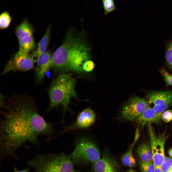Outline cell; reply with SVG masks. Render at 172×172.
Returning a JSON list of instances; mask_svg holds the SVG:
<instances>
[{
	"label": "cell",
	"mask_w": 172,
	"mask_h": 172,
	"mask_svg": "<svg viewBox=\"0 0 172 172\" xmlns=\"http://www.w3.org/2000/svg\"></svg>",
	"instance_id": "33"
},
{
	"label": "cell",
	"mask_w": 172,
	"mask_h": 172,
	"mask_svg": "<svg viewBox=\"0 0 172 172\" xmlns=\"http://www.w3.org/2000/svg\"><path fill=\"white\" fill-rule=\"evenodd\" d=\"M95 64L93 61L89 59L86 61L83 66V70L86 72H89L92 71L95 67Z\"/></svg>",
	"instance_id": "26"
},
{
	"label": "cell",
	"mask_w": 172,
	"mask_h": 172,
	"mask_svg": "<svg viewBox=\"0 0 172 172\" xmlns=\"http://www.w3.org/2000/svg\"><path fill=\"white\" fill-rule=\"evenodd\" d=\"M161 118L166 123H168L172 120V110L165 111L161 115Z\"/></svg>",
	"instance_id": "25"
},
{
	"label": "cell",
	"mask_w": 172,
	"mask_h": 172,
	"mask_svg": "<svg viewBox=\"0 0 172 172\" xmlns=\"http://www.w3.org/2000/svg\"></svg>",
	"instance_id": "34"
},
{
	"label": "cell",
	"mask_w": 172,
	"mask_h": 172,
	"mask_svg": "<svg viewBox=\"0 0 172 172\" xmlns=\"http://www.w3.org/2000/svg\"><path fill=\"white\" fill-rule=\"evenodd\" d=\"M19 50L18 52L28 54L35 48V43L33 36L23 38L18 40Z\"/></svg>",
	"instance_id": "18"
},
{
	"label": "cell",
	"mask_w": 172,
	"mask_h": 172,
	"mask_svg": "<svg viewBox=\"0 0 172 172\" xmlns=\"http://www.w3.org/2000/svg\"><path fill=\"white\" fill-rule=\"evenodd\" d=\"M92 165V172H120L118 161L106 152H104L101 158Z\"/></svg>",
	"instance_id": "10"
},
{
	"label": "cell",
	"mask_w": 172,
	"mask_h": 172,
	"mask_svg": "<svg viewBox=\"0 0 172 172\" xmlns=\"http://www.w3.org/2000/svg\"><path fill=\"white\" fill-rule=\"evenodd\" d=\"M168 153L170 156L172 158V148L169 150Z\"/></svg>",
	"instance_id": "28"
},
{
	"label": "cell",
	"mask_w": 172,
	"mask_h": 172,
	"mask_svg": "<svg viewBox=\"0 0 172 172\" xmlns=\"http://www.w3.org/2000/svg\"><path fill=\"white\" fill-rule=\"evenodd\" d=\"M147 97L148 106L161 115L172 106V91H151L147 94Z\"/></svg>",
	"instance_id": "8"
},
{
	"label": "cell",
	"mask_w": 172,
	"mask_h": 172,
	"mask_svg": "<svg viewBox=\"0 0 172 172\" xmlns=\"http://www.w3.org/2000/svg\"><path fill=\"white\" fill-rule=\"evenodd\" d=\"M160 167L162 172L172 171V158L165 156Z\"/></svg>",
	"instance_id": "22"
},
{
	"label": "cell",
	"mask_w": 172,
	"mask_h": 172,
	"mask_svg": "<svg viewBox=\"0 0 172 172\" xmlns=\"http://www.w3.org/2000/svg\"><path fill=\"white\" fill-rule=\"evenodd\" d=\"M30 103L11 105L1 113L0 150L2 156L14 155L27 142L38 147V136H50L54 133L53 124L46 121L36 106Z\"/></svg>",
	"instance_id": "1"
},
{
	"label": "cell",
	"mask_w": 172,
	"mask_h": 172,
	"mask_svg": "<svg viewBox=\"0 0 172 172\" xmlns=\"http://www.w3.org/2000/svg\"><path fill=\"white\" fill-rule=\"evenodd\" d=\"M96 118L94 111L91 108H87L81 111L78 115L76 121L63 131L88 128L93 124Z\"/></svg>",
	"instance_id": "11"
},
{
	"label": "cell",
	"mask_w": 172,
	"mask_h": 172,
	"mask_svg": "<svg viewBox=\"0 0 172 172\" xmlns=\"http://www.w3.org/2000/svg\"><path fill=\"white\" fill-rule=\"evenodd\" d=\"M140 169L141 172H154L156 167L153 161L144 162L139 161Z\"/></svg>",
	"instance_id": "21"
},
{
	"label": "cell",
	"mask_w": 172,
	"mask_h": 172,
	"mask_svg": "<svg viewBox=\"0 0 172 172\" xmlns=\"http://www.w3.org/2000/svg\"><path fill=\"white\" fill-rule=\"evenodd\" d=\"M165 81L167 86H172V75L164 69L160 70Z\"/></svg>",
	"instance_id": "24"
},
{
	"label": "cell",
	"mask_w": 172,
	"mask_h": 172,
	"mask_svg": "<svg viewBox=\"0 0 172 172\" xmlns=\"http://www.w3.org/2000/svg\"><path fill=\"white\" fill-rule=\"evenodd\" d=\"M104 10V14L106 15L115 11L116 7L113 0H101Z\"/></svg>",
	"instance_id": "20"
},
{
	"label": "cell",
	"mask_w": 172,
	"mask_h": 172,
	"mask_svg": "<svg viewBox=\"0 0 172 172\" xmlns=\"http://www.w3.org/2000/svg\"><path fill=\"white\" fill-rule=\"evenodd\" d=\"M148 130L153 162L156 167H160L165 157L164 145L168 136L166 135L165 132L157 135L150 124L148 125Z\"/></svg>",
	"instance_id": "6"
},
{
	"label": "cell",
	"mask_w": 172,
	"mask_h": 172,
	"mask_svg": "<svg viewBox=\"0 0 172 172\" xmlns=\"http://www.w3.org/2000/svg\"><path fill=\"white\" fill-rule=\"evenodd\" d=\"M36 61L32 55L17 52L8 62L2 72L4 74L11 71H24L33 68Z\"/></svg>",
	"instance_id": "7"
},
{
	"label": "cell",
	"mask_w": 172,
	"mask_h": 172,
	"mask_svg": "<svg viewBox=\"0 0 172 172\" xmlns=\"http://www.w3.org/2000/svg\"><path fill=\"white\" fill-rule=\"evenodd\" d=\"M30 162L37 170L43 172H75L70 156L62 154L52 156L39 155Z\"/></svg>",
	"instance_id": "4"
},
{
	"label": "cell",
	"mask_w": 172,
	"mask_h": 172,
	"mask_svg": "<svg viewBox=\"0 0 172 172\" xmlns=\"http://www.w3.org/2000/svg\"><path fill=\"white\" fill-rule=\"evenodd\" d=\"M137 156L140 161L145 162L152 161V156L150 145L147 142L140 144L136 150Z\"/></svg>",
	"instance_id": "17"
},
{
	"label": "cell",
	"mask_w": 172,
	"mask_h": 172,
	"mask_svg": "<svg viewBox=\"0 0 172 172\" xmlns=\"http://www.w3.org/2000/svg\"><path fill=\"white\" fill-rule=\"evenodd\" d=\"M82 33L68 31L62 43L52 55L51 66L78 72L90 59V49Z\"/></svg>",
	"instance_id": "2"
},
{
	"label": "cell",
	"mask_w": 172,
	"mask_h": 172,
	"mask_svg": "<svg viewBox=\"0 0 172 172\" xmlns=\"http://www.w3.org/2000/svg\"><path fill=\"white\" fill-rule=\"evenodd\" d=\"M51 31V26L49 25L47 28L43 37L38 43L36 50L32 55L35 60V58L37 59L39 56L46 52L49 43Z\"/></svg>",
	"instance_id": "15"
},
{
	"label": "cell",
	"mask_w": 172,
	"mask_h": 172,
	"mask_svg": "<svg viewBox=\"0 0 172 172\" xmlns=\"http://www.w3.org/2000/svg\"><path fill=\"white\" fill-rule=\"evenodd\" d=\"M52 55L49 52L47 51L37 58L35 73L36 80L38 83L43 79L46 73L51 67Z\"/></svg>",
	"instance_id": "12"
},
{
	"label": "cell",
	"mask_w": 172,
	"mask_h": 172,
	"mask_svg": "<svg viewBox=\"0 0 172 172\" xmlns=\"http://www.w3.org/2000/svg\"><path fill=\"white\" fill-rule=\"evenodd\" d=\"M161 115L158 113L148 105L143 112L136 118L134 121L140 125L142 129L147 123L160 124L161 122Z\"/></svg>",
	"instance_id": "13"
},
{
	"label": "cell",
	"mask_w": 172,
	"mask_h": 172,
	"mask_svg": "<svg viewBox=\"0 0 172 172\" xmlns=\"http://www.w3.org/2000/svg\"><path fill=\"white\" fill-rule=\"evenodd\" d=\"M148 105V101L144 98L138 97H132L124 107L121 112L122 117L128 121H134Z\"/></svg>",
	"instance_id": "9"
},
{
	"label": "cell",
	"mask_w": 172,
	"mask_h": 172,
	"mask_svg": "<svg viewBox=\"0 0 172 172\" xmlns=\"http://www.w3.org/2000/svg\"><path fill=\"white\" fill-rule=\"evenodd\" d=\"M70 157L76 161L92 164L101 158V153L95 143L87 138H83L76 142Z\"/></svg>",
	"instance_id": "5"
},
{
	"label": "cell",
	"mask_w": 172,
	"mask_h": 172,
	"mask_svg": "<svg viewBox=\"0 0 172 172\" xmlns=\"http://www.w3.org/2000/svg\"><path fill=\"white\" fill-rule=\"evenodd\" d=\"M126 172H136L135 170L132 168L129 169Z\"/></svg>",
	"instance_id": "30"
},
{
	"label": "cell",
	"mask_w": 172,
	"mask_h": 172,
	"mask_svg": "<svg viewBox=\"0 0 172 172\" xmlns=\"http://www.w3.org/2000/svg\"><path fill=\"white\" fill-rule=\"evenodd\" d=\"M165 58L168 65L172 68V41L169 44L167 47Z\"/></svg>",
	"instance_id": "23"
},
{
	"label": "cell",
	"mask_w": 172,
	"mask_h": 172,
	"mask_svg": "<svg viewBox=\"0 0 172 172\" xmlns=\"http://www.w3.org/2000/svg\"><path fill=\"white\" fill-rule=\"evenodd\" d=\"M14 172H30L29 170L26 169L22 170H19L16 168H15L14 169Z\"/></svg>",
	"instance_id": "27"
},
{
	"label": "cell",
	"mask_w": 172,
	"mask_h": 172,
	"mask_svg": "<svg viewBox=\"0 0 172 172\" xmlns=\"http://www.w3.org/2000/svg\"><path fill=\"white\" fill-rule=\"evenodd\" d=\"M140 135L139 128L136 129L134 140L129 148L121 158V161L124 166L131 168L134 167L137 165L136 162L133 154V147L138 140Z\"/></svg>",
	"instance_id": "14"
},
{
	"label": "cell",
	"mask_w": 172,
	"mask_h": 172,
	"mask_svg": "<svg viewBox=\"0 0 172 172\" xmlns=\"http://www.w3.org/2000/svg\"><path fill=\"white\" fill-rule=\"evenodd\" d=\"M154 172H162L160 167H156Z\"/></svg>",
	"instance_id": "29"
},
{
	"label": "cell",
	"mask_w": 172,
	"mask_h": 172,
	"mask_svg": "<svg viewBox=\"0 0 172 172\" xmlns=\"http://www.w3.org/2000/svg\"><path fill=\"white\" fill-rule=\"evenodd\" d=\"M33 28L27 20H23L16 28L15 33L18 40L27 37L32 36Z\"/></svg>",
	"instance_id": "16"
},
{
	"label": "cell",
	"mask_w": 172,
	"mask_h": 172,
	"mask_svg": "<svg viewBox=\"0 0 172 172\" xmlns=\"http://www.w3.org/2000/svg\"><path fill=\"white\" fill-rule=\"evenodd\" d=\"M172 172V171H168V172Z\"/></svg>",
	"instance_id": "32"
},
{
	"label": "cell",
	"mask_w": 172,
	"mask_h": 172,
	"mask_svg": "<svg viewBox=\"0 0 172 172\" xmlns=\"http://www.w3.org/2000/svg\"><path fill=\"white\" fill-rule=\"evenodd\" d=\"M37 170V171L36 172H42L40 170Z\"/></svg>",
	"instance_id": "31"
},
{
	"label": "cell",
	"mask_w": 172,
	"mask_h": 172,
	"mask_svg": "<svg viewBox=\"0 0 172 172\" xmlns=\"http://www.w3.org/2000/svg\"><path fill=\"white\" fill-rule=\"evenodd\" d=\"M75 83L70 74H63L58 76L49 90L50 105L47 112L59 105L63 107L64 113L69 110L70 99L76 97Z\"/></svg>",
	"instance_id": "3"
},
{
	"label": "cell",
	"mask_w": 172,
	"mask_h": 172,
	"mask_svg": "<svg viewBox=\"0 0 172 172\" xmlns=\"http://www.w3.org/2000/svg\"><path fill=\"white\" fill-rule=\"evenodd\" d=\"M12 19L9 13L6 11L2 12L0 16V28L2 30L6 29L9 26Z\"/></svg>",
	"instance_id": "19"
}]
</instances>
